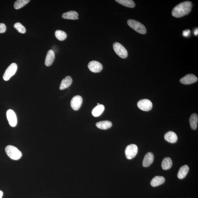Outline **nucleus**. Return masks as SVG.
<instances>
[{
    "label": "nucleus",
    "instance_id": "393cba45",
    "mask_svg": "<svg viewBox=\"0 0 198 198\" xmlns=\"http://www.w3.org/2000/svg\"><path fill=\"white\" fill-rule=\"evenodd\" d=\"M55 35L57 39L60 41L64 40L67 38L65 32L61 30H57L55 32Z\"/></svg>",
    "mask_w": 198,
    "mask_h": 198
},
{
    "label": "nucleus",
    "instance_id": "9b49d317",
    "mask_svg": "<svg viewBox=\"0 0 198 198\" xmlns=\"http://www.w3.org/2000/svg\"><path fill=\"white\" fill-rule=\"evenodd\" d=\"M198 81L197 77L194 75L190 74L186 75L180 79V82L183 84L188 85L196 82Z\"/></svg>",
    "mask_w": 198,
    "mask_h": 198
},
{
    "label": "nucleus",
    "instance_id": "f03ea898",
    "mask_svg": "<svg viewBox=\"0 0 198 198\" xmlns=\"http://www.w3.org/2000/svg\"><path fill=\"white\" fill-rule=\"evenodd\" d=\"M6 154L12 160H17L20 159L22 154L18 148L12 145H8L5 148Z\"/></svg>",
    "mask_w": 198,
    "mask_h": 198
},
{
    "label": "nucleus",
    "instance_id": "5701e85b",
    "mask_svg": "<svg viewBox=\"0 0 198 198\" xmlns=\"http://www.w3.org/2000/svg\"><path fill=\"white\" fill-rule=\"evenodd\" d=\"M115 1L122 6L129 8H134L135 6L134 2L132 0H116Z\"/></svg>",
    "mask_w": 198,
    "mask_h": 198
},
{
    "label": "nucleus",
    "instance_id": "39448f33",
    "mask_svg": "<svg viewBox=\"0 0 198 198\" xmlns=\"http://www.w3.org/2000/svg\"><path fill=\"white\" fill-rule=\"evenodd\" d=\"M18 65L15 63H13L6 70L3 75V79L5 81H8L16 72L18 70Z\"/></svg>",
    "mask_w": 198,
    "mask_h": 198
},
{
    "label": "nucleus",
    "instance_id": "6ab92c4d",
    "mask_svg": "<svg viewBox=\"0 0 198 198\" xmlns=\"http://www.w3.org/2000/svg\"><path fill=\"white\" fill-rule=\"evenodd\" d=\"M198 122V116L197 114L193 113L191 115L189 119L191 128L193 130H195L197 128Z\"/></svg>",
    "mask_w": 198,
    "mask_h": 198
},
{
    "label": "nucleus",
    "instance_id": "a211bd4d",
    "mask_svg": "<svg viewBox=\"0 0 198 198\" xmlns=\"http://www.w3.org/2000/svg\"><path fill=\"white\" fill-rule=\"evenodd\" d=\"M165 181V179L162 176H157L152 179L150 184L153 187H156L162 184Z\"/></svg>",
    "mask_w": 198,
    "mask_h": 198
},
{
    "label": "nucleus",
    "instance_id": "cd10ccee",
    "mask_svg": "<svg viewBox=\"0 0 198 198\" xmlns=\"http://www.w3.org/2000/svg\"><path fill=\"white\" fill-rule=\"evenodd\" d=\"M190 30L187 29L185 30L183 32V35L185 37H188L189 35H190Z\"/></svg>",
    "mask_w": 198,
    "mask_h": 198
},
{
    "label": "nucleus",
    "instance_id": "f257e3e1",
    "mask_svg": "<svg viewBox=\"0 0 198 198\" xmlns=\"http://www.w3.org/2000/svg\"><path fill=\"white\" fill-rule=\"evenodd\" d=\"M192 6V3L190 1L183 2L173 8L172 14L176 18H181L188 14L190 12Z\"/></svg>",
    "mask_w": 198,
    "mask_h": 198
},
{
    "label": "nucleus",
    "instance_id": "1a4fd4ad",
    "mask_svg": "<svg viewBox=\"0 0 198 198\" xmlns=\"http://www.w3.org/2000/svg\"><path fill=\"white\" fill-rule=\"evenodd\" d=\"M82 102L83 99L81 96L79 95L75 96L71 101V107L74 110H78L81 106Z\"/></svg>",
    "mask_w": 198,
    "mask_h": 198
},
{
    "label": "nucleus",
    "instance_id": "0eeeda50",
    "mask_svg": "<svg viewBox=\"0 0 198 198\" xmlns=\"http://www.w3.org/2000/svg\"><path fill=\"white\" fill-rule=\"evenodd\" d=\"M137 106L142 111H148L152 109L153 104L151 101L145 99L139 101L137 103Z\"/></svg>",
    "mask_w": 198,
    "mask_h": 198
},
{
    "label": "nucleus",
    "instance_id": "c756f323",
    "mask_svg": "<svg viewBox=\"0 0 198 198\" xmlns=\"http://www.w3.org/2000/svg\"><path fill=\"white\" fill-rule=\"evenodd\" d=\"M3 195V191L0 190V198H2Z\"/></svg>",
    "mask_w": 198,
    "mask_h": 198
},
{
    "label": "nucleus",
    "instance_id": "7ed1b4c3",
    "mask_svg": "<svg viewBox=\"0 0 198 198\" xmlns=\"http://www.w3.org/2000/svg\"><path fill=\"white\" fill-rule=\"evenodd\" d=\"M128 23L129 26L138 33L142 34L146 33V29L145 26L138 21L130 19L128 20Z\"/></svg>",
    "mask_w": 198,
    "mask_h": 198
},
{
    "label": "nucleus",
    "instance_id": "c85d7f7f",
    "mask_svg": "<svg viewBox=\"0 0 198 198\" xmlns=\"http://www.w3.org/2000/svg\"><path fill=\"white\" fill-rule=\"evenodd\" d=\"M194 34L195 35V36H197L198 35V29H195L194 30Z\"/></svg>",
    "mask_w": 198,
    "mask_h": 198
},
{
    "label": "nucleus",
    "instance_id": "2eb2a0df",
    "mask_svg": "<svg viewBox=\"0 0 198 198\" xmlns=\"http://www.w3.org/2000/svg\"><path fill=\"white\" fill-rule=\"evenodd\" d=\"M164 138L166 141L171 143H175L177 141L178 137L173 131H169L164 135Z\"/></svg>",
    "mask_w": 198,
    "mask_h": 198
},
{
    "label": "nucleus",
    "instance_id": "4468645a",
    "mask_svg": "<svg viewBox=\"0 0 198 198\" xmlns=\"http://www.w3.org/2000/svg\"><path fill=\"white\" fill-rule=\"evenodd\" d=\"M79 14L77 12L74 11L65 13L62 15V18L68 20H78Z\"/></svg>",
    "mask_w": 198,
    "mask_h": 198
},
{
    "label": "nucleus",
    "instance_id": "f8f14e48",
    "mask_svg": "<svg viewBox=\"0 0 198 198\" xmlns=\"http://www.w3.org/2000/svg\"><path fill=\"white\" fill-rule=\"evenodd\" d=\"M154 158L153 154L152 152L148 153L144 157L143 163V166L145 167L149 166L153 163Z\"/></svg>",
    "mask_w": 198,
    "mask_h": 198
},
{
    "label": "nucleus",
    "instance_id": "b1692460",
    "mask_svg": "<svg viewBox=\"0 0 198 198\" xmlns=\"http://www.w3.org/2000/svg\"><path fill=\"white\" fill-rule=\"evenodd\" d=\"M30 1L29 0H18L14 4L15 9L18 10L24 7Z\"/></svg>",
    "mask_w": 198,
    "mask_h": 198
},
{
    "label": "nucleus",
    "instance_id": "9d476101",
    "mask_svg": "<svg viewBox=\"0 0 198 198\" xmlns=\"http://www.w3.org/2000/svg\"><path fill=\"white\" fill-rule=\"evenodd\" d=\"M88 67L91 71L94 73L100 72L103 69L102 64L96 61H90L88 64Z\"/></svg>",
    "mask_w": 198,
    "mask_h": 198
},
{
    "label": "nucleus",
    "instance_id": "a878e982",
    "mask_svg": "<svg viewBox=\"0 0 198 198\" xmlns=\"http://www.w3.org/2000/svg\"><path fill=\"white\" fill-rule=\"evenodd\" d=\"M14 27L19 33L21 34H24L26 31L25 27L20 23H15L14 25Z\"/></svg>",
    "mask_w": 198,
    "mask_h": 198
},
{
    "label": "nucleus",
    "instance_id": "aec40b11",
    "mask_svg": "<svg viewBox=\"0 0 198 198\" xmlns=\"http://www.w3.org/2000/svg\"><path fill=\"white\" fill-rule=\"evenodd\" d=\"M188 165H184L180 168L178 174V177L180 179H183L186 177L189 171Z\"/></svg>",
    "mask_w": 198,
    "mask_h": 198
},
{
    "label": "nucleus",
    "instance_id": "20e7f679",
    "mask_svg": "<svg viewBox=\"0 0 198 198\" xmlns=\"http://www.w3.org/2000/svg\"><path fill=\"white\" fill-rule=\"evenodd\" d=\"M114 50L117 54L122 59H126L128 56L127 50L122 44L118 42H115L113 44Z\"/></svg>",
    "mask_w": 198,
    "mask_h": 198
},
{
    "label": "nucleus",
    "instance_id": "f3484780",
    "mask_svg": "<svg viewBox=\"0 0 198 198\" xmlns=\"http://www.w3.org/2000/svg\"><path fill=\"white\" fill-rule=\"evenodd\" d=\"M105 110L104 105L102 104H100L97 105L92 109V114L94 117H100L102 115Z\"/></svg>",
    "mask_w": 198,
    "mask_h": 198
},
{
    "label": "nucleus",
    "instance_id": "dca6fc26",
    "mask_svg": "<svg viewBox=\"0 0 198 198\" xmlns=\"http://www.w3.org/2000/svg\"><path fill=\"white\" fill-rule=\"evenodd\" d=\"M72 82V77L70 76H66L61 81L60 87V90H63L70 87L71 85Z\"/></svg>",
    "mask_w": 198,
    "mask_h": 198
},
{
    "label": "nucleus",
    "instance_id": "412c9836",
    "mask_svg": "<svg viewBox=\"0 0 198 198\" xmlns=\"http://www.w3.org/2000/svg\"><path fill=\"white\" fill-rule=\"evenodd\" d=\"M112 125V122L107 120L98 122L96 124V126L98 128L102 129V130H107V129L110 128Z\"/></svg>",
    "mask_w": 198,
    "mask_h": 198
},
{
    "label": "nucleus",
    "instance_id": "4be33fe9",
    "mask_svg": "<svg viewBox=\"0 0 198 198\" xmlns=\"http://www.w3.org/2000/svg\"><path fill=\"white\" fill-rule=\"evenodd\" d=\"M173 165V162L170 158H165L164 159L162 163L161 167L164 170H168L171 168Z\"/></svg>",
    "mask_w": 198,
    "mask_h": 198
},
{
    "label": "nucleus",
    "instance_id": "7c9ffc66",
    "mask_svg": "<svg viewBox=\"0 0 198 198\" xmlns=\"http://www.w3.org/2000/svg\"><path fill=\"white\" fill-rule=\"evenodd\" d=\"M100 103H98V104H97V105H100Z\"/></svg>",
    "mask_w": 198,
    "mask_h": 198
},
{
    "label": "nucleus",
    "instance_id": "bb28decb",
    "mask_svg": "<svg viewBox=\"0 0 198 198\" xmlns=\"http://www.w3.org/2000/svg\"><path fill=\"white\" fill-rule=\"evenodd\" d=\"M6 27L3 23H0V33H4L6 32Z\"/></svg>",
    "mask_w": 198,
    "mask_h": 198
},
{
    "label": "nucleus",
    "instance_id": "ddd939ff",
    "mask_svg": "<svg viewBox=\"0 0 198 198\" xmlns=\"http://www.w3.org/2000/svg\"><path fill=\"white\" fill-rule=\"evenodd\" d=\"M55 59V52L51 50H49L47 54L46 59H45V65L47 66H49L52 65Z\"/></svg>",
    "mask_w": 198,
    "mask_h": 198
},
{
    "label": "nucleus",
    "instance_id": "6e6552de",
    "mask_svg": "<svg viewBox=\"0 0 198 198\" xmlns=\"http://www.w3.org/2000/svg\"><path fill=\"white\" fill-rule=\"evenodd\" d=\"M6 116L10 125L12 127L16 126L18 119L14 112L12 109H8L6 112Z\"/></svg>",
    "mask_w": 198,
    "mask_h": 198
},
{
    "label": "nucleus",
    "instance_id": "423d86ee",
    "mask_svg": "<svg viewBox=\"0 0 198 198\" xmlns=\"http://www.w3.org/2000/svg\"><path fill=\"white\" fill-rule=\"evenodd\" d=\"M138 152V148L135 144H131L126 147L125 154L127 159H130L134 158L136 156Z\"/></svg>",
    "mask_w": 198,
    "mask_h": 198
}]
</instances>
